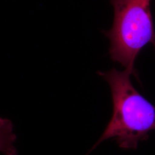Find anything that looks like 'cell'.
Segmentation results:
<instances>
[{
  "mask_svg": "<svg viewBox=\"0 0 155 155\" xmlns=\"http://www.w3.org/2000/svg\"><path fill=\"white\" fill-rule=\"evenodd\" d=\"M109 83L113 101V114L105 130L86 155L107 139H114L124 149H136L138 143L147 140L148 133L155 130V106L146 100L133 86L129 69L113 68L98 72Z\"/></svg>",
  "mask_w": 155,
  "mask_h": 155,
  "instance_id": "obj_1",
  "label": "cell"
},
{
  "mask_svg": "<svg viewBox=\"0 0 155 155\" xmlns=\"http://www.w3.org/2000/svg\"><path fill=\"white\" fill-rule=\"evenodd\" d=\"M114 9L112 27L105 32L110 42L111 59L136 72L134 62L148 44L155 49V31L150 0H110Z\"/></svg>",
  "mask_w": 155,
  "mask_h": 155,
  "instance_id": "obj_2",
  "label": "cell"
},
{
  "mask_svg": "<svg viewBox=\"0 0 155 155\" xmlns=\"http://www.w3.org/2000/svg\"><path fill=\"white\" fill-rule=\"evenodd\" d=\"M16 134L14 126L10 120L0 117V152L4 155H18L15 144Z\"/></svg>",
  "mask_w": 155,
  "mask_h": 155,
  "instance_id": "obj_3",
  "label": "cell"
}]
</instances>
